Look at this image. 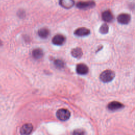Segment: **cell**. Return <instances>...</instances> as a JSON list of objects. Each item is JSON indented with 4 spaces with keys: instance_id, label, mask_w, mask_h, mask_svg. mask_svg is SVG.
I'll return each mask as SVG.
<instances>
[{
    "instance_id": "1",
    "label": "cell",
    "mask_w": 135,
    "mask_h": 135,
    "mask_svg": "<svg viewBox=\"0 0 135 135\" xmlns=\"http://www.w3.org/2000/svg\"><path fill=\"white\" fill-rule=\"evenodd\" d=\"M114 76L115 73L113 71L110 70H106L101 73L100 79L102 82L107 83L111 81L114 79Z\"/></svg>"
},
{
    "instance_id": "2",
    "label": "cell",
    "mask_w": 135,
    "mask_h": 135,
    "mask_svg": "<svg viewBox=\"0 0 135 135\" xmlns=\"http://www.w3.org/2000/svg\"><path fill=\"white\" fill-rule=\"evenodd\" d=\"M56 117L61 121H66L70 117V111L65 109H60L56 112Z\"/></svg>"
},
{
    "instance_id": "3",
    "label": "cell",
    "mask_w": 135,
    "mask_h": 135,
    "mask_svg": "<svg viewBox=\"0 0 135 135\" xmlns=\"http://www.w3.org/2000/svg\"><path fill=\"white\" fill-rule=\"evenodd\" d=\"M95 4L93 1L79 2L76 4V7L82 9H88L94 7Z\"/></svg>"
},
{
    "instance_id": "4",
    "label": "cell",
    "mask_w": 135,
    "mask_h": 135,
    "mask_svg": "<svg viewBox=\"0 0 135 135\" xmlns=\"http://www.w3.org/2000/svg\"><path fill=\"white\" fill-rule=\"evenodd\" d=\"M131 20V16L129 14L126 13H122L119 14L117 17L118 22L122 24H128Z\"/></svg>"
},
{
    "instance_id": "5",
    "label": "cell",
    "mask_w": 135,
    "mask_h": 135,
    "mask_svg": "<svg viewBox=\"0 0 135 135\" xmlns=\"http://www.w3.org/2000/svg\"><path fill=\"white\" fill-rule=\"evenodd\" d=\"M33 130V126L31 123H26L22 126L20 129L21 135H30Z\"/></svg>"
},
{
    "instance_id": "6",
    "label": "cell",
    "mask_w": 135,
    "mask_h": 135,
    "mask_svg": "<svg viewBox=\"0 0 135 135\" xmlns=\"http://www.w3.org/2000/svg\"><path fill=\"white\" fill-rule=\"evenodd\" d=\"M76 72L80 75H85L88 73L89 71L88 67L83 63H80L76 65Z\"/></svg>"
},
{
    "instance_id": "7",
    "label": "cell",
    "mask_w": 135,
    "mask_h": 135,
    "mask_svg": "<svg viewBox=\"0 0 135 135\" xmlns=\"http://www.w3.org/2000/svg\"><path fill=\"white\" fill-rule=\"evenodd\" d=\"M65 37L61 34H56L52 38V43L56 45H61L65 42Z\"/></svg>"
},
{
    "instance_id": "8",
    "label": "cell",
    "mask_w": 135,
    "mask_h": 135,
    "mask_svg": "<svg viewBox=\"0 0 135 135\" xmlns=\"http://www.w3.org/2000/svg\"><path fill=\"white\" fill-rule=\"evenodd\" d=\"M124 107L123 104L117 101H112L109 103L108 105V108L111 111H115L122 108Z\"/></svg>"
},
{
    "instance_id": "9",
    "label": "cell",
    "mask_w": 135,
    "mask_h": 135,
    "mask_svg": "<svg viewBox=\"0 0 135 135\" xmlns=\"http://www.w3.org/2000/svg\"><path fill=\"white\" fill-rule=\"evenodd\" d=\"M74 34L78 36H84L88 35L90 33V31L88 28L85 27H80L77 28L74 32Z\"/></svg>"
},
{
    "instance_id": "10",
    "label": "cell",
    "mask_w": 135,
    "mask_h": 135,
    "mask_svg": "<svg viewBox=\"0 0 135 135\" xmlns=\"http://www.w3.org/2000/svg\"><path fill=\"white\" fill-rule=\"evenodd\" d=\"M102 18L104 21L107 22H110L113 20V16L110 11L107 10L102 13Z\"/></svg>"
},
{
    "instance_id": "11",
    "label": "cell",
    "mask_w": 135,
    "mask_h": 135,
    "mask_svg": "<svg viewBox=\"0 0 135 135\" xmlns=\"http://www.w3.org/2000/svg\"><path fill=\"white\" fill-rule=\"evenodd\" d=\"M59 3L61 6L67 9L72 7L74 4V1L72 0H62Z\"/></svg>"
},
{
    "instance_id": "12",
    "label": "cell",
    "mask_w": 135,
    "mask_h": 135,
    "mask_svg": "<svg viewBox=\"0 0 135 135\" xmlns=\"http://www.w3.org/2000/svg\"><path fill=\"white\" fill-rule=\"evenodd\" d=\"M71 54L73 57H74L76 59H80L82 56L83 53H82V51L81 48L75 47V48L72 49V50L71 51Z\"/></svg>"
},
{
    "instance_id": "13",
    "label": "cell",
    "mask_w": 135,
    "mask_h": 135,
    "mask_svg": "<svg viewBox=\"0 0 135 135\" xmlns=\"http://www.w3.org/2000/svg\"><path fill=\"white\" fill-rule=\"evenodd\" d=\"M32 55L35 59H40L43 56V50L39 48L34 49L32 52Z\"/></svg>"
},
{
    "instance_id": "14",
    "label": "cell",
    "mask_w": 135,
    "mask_h": 135,
    "mask_svg": "<svg viewBox=\"0 0 135 135\" xmlns=\"http://www.w3.org/2000/svg\"><path fill=\"white\" fill-rule=\"evenodd\" d=\"M50 34L49 30L46 28H41L38 31V35L41 38H46Z\"/></svg>"
},
{
    "instance_id": "15",
    "label": "cell",
    "mask_w": 135,
    "mask_h": 135,
    "mask_svg": "<svg viewBox=\"0 0 135 135\" xmlns=\"http://www.w3.org/2000/svg\"><path fill=\"white\" fill-rule=\"evenodd\" d=\"M109 31V27L105 23L103 24L99 28V32L101 34H107Z\"/></svg>"
},
{
    "instance_id": "16",
    "label": "cell",
    "mask_w": 135,
    "mask_h": 135,
    "mask_svg": "<svg viewBox=\"0 0 135 135\" xmlns=\"http://www.w3.org/2000/svg\"><path fill=\"white\" fill-rule=\"evenodd\" d=\"M54 64L57 68H62L64 66V62L60 60H56L54 61Z\"/></svg>"
},
{
    "instance_id": "17",
    "label": "cell",
    "mask_w": 135,
    "mask_h": 135,
    "mask_svg": "<svg viewBox=\"0 0 135 135\" xmlns=\"http://www.w3.org/2000/svg\"><path fill=\"white\" fill-rule=\"evenodd\" d=\"M73 135H85V131L83 129H78L74 130Z\"/></svg>"
},
{
    "instance_id": "18",
    "label": "cell",
    "mask_w": 135,
    "mask_h": 135,
    "mask_svg": "<svg viewBox=\"0 0 135 135\" xmlns=\"http://www.w3.org/2000/svg\"><path fill=\"white\" fill-rule=\"evenodd\" d=\"M2 44V41H1V40H0V46H1Z\"/></svg>"
}]
</instances>
